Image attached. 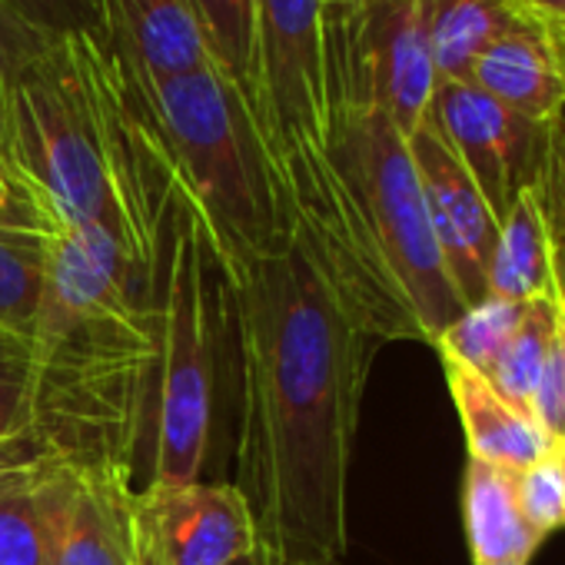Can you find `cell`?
<instances>
[{"label": "cell", "mask_w": 565, "mask_h": 565, "mask_svg": "<svg viewBox=\"0 0 565 565\" xmlns=\"http://www.w3.org/2000/svg\"><path fill=\"white\" fill-rule=\"evenodd\" d=\"M223 276L236 363L233 489L256 565H347L350 466L380 340L282 233Z\"/></svg>", "instance_id": "6da1fadb"}, {"label": "cell", "mask_w": 565, "mask_h": 565, "mask_svg": "<svg viewBox=\"0 0 565 565\" xmlns=\"http://www.w3.org/2000/svg\"><path fill=\"white\" fill-rule=\"evenodd\" d=\"M28 366V436L41 452L130 479L157 373V317L87 320L44 303Z\"/></svg>", "instance_id": "7a4b0ae2"}, {"label": "cell", "mask_w": 565, "mask_h": 565, "mask_svg": "<svg viewBox=\"0 0 565 565\" xmlns=\"http://www.w3.org/2000/svg\"><path fill=\"white\" fill-rule=\"evenodd\" d=\"M124 67V64H120ZM177 163L183 200L220 269L269 249L279 236V173L246 97L206 64L163 84L134 81Z\"/></svg>", "instance_id": "3957f363"}, {"label": "cell", "mask_w": 565, "mask_h": 565, "mask_svg": "<svg viewBox=\"0 0 565 565\" xmlns=\"http://www.w3.org/2000/svg\"><path fill=\"white\" fill-rule=\"evenodd\" d=\"M0 170L31 213L107 230L134 266L157 279V266L143 256L107 177L84 34L57 38L21 71Z\"/></svg>", "instance_id": "277c9868"}, {"label": "cell", "mask_w": 565, "mask_h": 565, "mask_svg": "<svg viewBox=\"0 0 565 565\" xmlns=\"http://www.w3.org/2000/svg\"><path fill=\"white\" fill-rule=\"evenodd\" d=\"M157 452L153 482H196L213 436V376L223 330V276L183 190L157 259Z\"/></svg>", "instance_id": "5b68a950"}, {"label": "cell", "mask_w": 565, "mask_h": 565, "mask_svg": "<svg viewBox=\"0 0 565 565\" xmlns=\"http://www.w3.org/2000/svg\"><path fill=\"white\" fill-rule=\"evenodd\" d=\"M327 150L363 206L390 279L433 347L466 307L433 239L409 140L380 107L343 94L333 110Z\"/></svg>", "instance_id": "8992f818"}, {"label": "cell", "mask_w": 565, "mask_h": 565, "mask_svg": "<svg viewBox=\"0 0 565 565\" xmlns=\"http://www.w3.org/2000/svg\"><path fill=\"white\" fill-rule=\"evenodd\" d=\"M350 0H256V117L273 157L323 143L343 90Z\"/></svg>", "instance_id": "52a82bcc"}, {"label": "cell", "mask_w": 565, "mask_h": 565, "mask_svg": "<svg viewBox=\"0 0 565 565\" xmlns=\"http://www.w3.org/2000/svg\"><path fill=\"white\" fill-rule=\"evenodd\" d=\"M343 87L380 107L403 137L429 110L436 67L419 0H350L343 21Z\"/></svg>", "instance_id": "ba28073f"}, {"label": "cell", "mask_w": 565, "mask_h": 565, "mask_svg": "<svg viewBox=\"0 0 565 565\" xmlns=\"http://www.w3.org/2000/svg\"><path fill=\"white\" fill-rule=\"evenodd\" d=\"M426 117L502 223L522 190L535 186L545 157V124L519 117L462 81H436Z\"/></svg>", "instance_id": "9c48e42d"}, {"label": "cell", "mask_w": 565, "mask_h": 565, "mask_svg": "<svg viewBox=\"0 0 565 565\" xmlns=\"http://www.w3.org/2000/svg\"><path fill=\"white\" fill-rule=\"evenodd\" d=\"M137 565H236L256 552L253 522L230 482H153L134 492Z\"/></svg>", "instance_id": "30bf717a"}, {"label": "cell", "mask_w": 565, "mask_h": 565, "mask_svg": "<svg viewBox=\"0 0 565 565\" xmlns=\"http://www.w3.org/2000/svg\"><path fill=\"white\" fill-rule=\"evenodd\" d=\"M406 140L419 173L426 216L443 266L462 307H472L486 300V279L499 236V220L492 216L476 180L466 173V167L439 137L429 117Z\"/></svg>", "instance_id": "8fae6325"}, {"label": "cell", "mask_w": 565, "mask_h": 565, "mask_svg": "<svg viewBox=\"0 0 565 565\" xmlns=\"http://www.w3.org/2000/svg\"><path fill=\"white\" fill-rule=\"evenodd\" d=\"M130 479L51 466L38 486V512L51 565H137Z\"/></svg>", "instance_id": "7c38bea8"}, {"label": "cell", "mask_w": 565, "mask_h": 565, "mask_svg": "<svg viewBox=\"0 0 565 565\" xmlns=\"http://www.w3.org/2000/svg\"><path fill=\"white\" fill-rule=\"evenodd\" d=\"M100 38L140 84L186 77L210 61L190 0H94Z\"/></svg>", "instance_id": "4fadbf2b"}, {"label": "cell", "mask_w": 565, "mask_h": 565, "mask_svg": "<svg viewBox=\"0 0 565 565\" xmlns=\"http://www.w3.org/2000/svg\"><path fill=\"white\" fill-rule=\"evenodd\" d=\"M439 360H443V373H446L456 413L462 419L469 459H482V462L519 472L545 459L555 449V443L542 433L535 416L529 409L512 406L502 393H495L482 373L449 356H439Z\"/></svg>", "instance_id": "5bb4252c"}, {"label": "cell", "mask_w": 565, "mask_h": 565, "mask_svg": "<svg viewBox=\"0 0 565 565\" xmlns=\"http://www.w3.org/2000/svg\"><path fill=\"white\" fill-rule=\"evenodd\" d=\"M469 84L535 124H548L565 104V77L555 64L545 28L535 18L489 44L476 61Z\"/></svg>", "instance_id": "9a60e30c"}, {"label": "cell", "mask_w": 565, "mask_h": 565, "mask_svg": "<svg viewBox=\"0 0 565 565\" xmlns=\"http://www.w3.org/2000/svg\"><path fill=\"white\" fill-rule=\"evenodd\" d=\"M462 525L472 565H529L545 542L519 509L515 472L482 459L466 462Z\"/></svg>", "instance_id": "2e32d148"}, {"label": "cell", "mask_w": 565, "mask_h": 565, "mask_svg": "<svg viewBox=\"0 0 565 565\" xmlns=\"http://www.w3.org/2000/svg\"><path fill=\"white\" fill-rule=\"evenodd\" d=\"M436 81H462L476 61L512 28L532 21L519 0H419Z\"/></svg>", "instance_id": "e0dca14e"}, {"label": "cell", "mask_w": 565, "mask_h": 565, "mask_svg": "<svg viewBox=\"0 0 565 565\" xmlns=\"http://www.w3.org/2000/svg\"><path fill=\"white\" fill-rule=\"evenodd\" d=\"M552 256H555V246H552L545 216L539 210V200L532 190H522V196L512 203V210L499 223L495 249L489 259L486 297L519 300V303L555 297Z\"/></svg>", "instance_id": "ac0fdd59"}, {"label": "cell", "mask_w": 565, "mask_h": 565, "mask_svg": "<svg viewBox=\"0 0 565 565\" xmlns=\"http://www.w3.org/2000/svg\"><path fill=\"white\" fill-rule=\"evenodd\" d=\"M47 300V246L28 220L21 200H11L0 223V337L31 347Z\"/></svg>", "instance_id": "d6986e66"}, {"label": "cell", "mask_w": 565, "mask_h": 565, "mask_svg": "<svg viewBox=\"0 0 565 565\" xmlns=\"http://www.w3.org/2000/svg\"><path fill=\"white\" fill-rule=\"evenodd\" d=\"M190 8L210 61L256 110V0H190Z\"/></svg>", "instance_id": "ffe728a7"}, {"label": "cell", "mask_w": 565, "mask_h": 565, "mask_svg": "<svg viewBox=\"0 0 565 565\" xmlns=\"http://www.w3.org/2000/svg\"><path fill=\"white\" fill-rule=\"evenodd\" d=\"M558 327V303L555 297L532 300L525 303V313L505 347L495 353V360L486 366V380L492 383L495 393H502L512 406L532 413V396L539 386V376L545 370L552 340Z\"/></svg>", "instance_id": "44dd1931"}, {"label": "cell", "mask_w": 565, "mask_h": 565, "mask_svg": "<svg viewBox=\"0 0 565 565\" xmlns=\"http://www.w3.org/2000/svg\"><path fill=\"white\" fill-rule=\"evenodd\" d=\"M522 313H525V303H519V300L486 297V300L466 307L436 337L433 347L439 350V356H449L456 363H466L476 373H486V366L495 360V353L505 347V340L519 327Z\"/></svg>", "instance_id": "7402d4cb"}, {"label": "cell", "mask_w": 565, "mask_h": 565, "mask_svg": "<svg viewBox=\"0 0 565 565\" xmlns=\"http://www.w3.org/2000/svg\"><path fill=\"white\" fill-rule=\"evenodd\" d=\"M57 38H47L44 31L31 28L21 14H14L0 0V157L8 153L11 140V94L21 77V71L41 57Z\"/></svg>", "instance_id": "603a6c76"}, {"label": "cell", "mask_w": 565, "mask_h": 565, "mask_svg": "<svg viewBox=\"0 0 565 565\" xmlns=\"http://www.w3.org/2000/svg\"><path fill=\"white\" fill-rule=\"evenodd\" d=\"M515 499L525 522L545 539L565 529V476L555 459V449L515 472Z\"/></svg>", "instance_id": "cb8c5ba5"}, {"label": "cell", "mask_w": 565, "mask_h": 565, "mask_svg": "<svg viewBox=\"0 0 565 565\" xmlns=\"http://www.w3.org/2000/svg\"><path fill=\"white\" fill-rule=\"evenodd\" d=\"M0 565H51L34 489L0 499Z\"/></svg>", "instance_id": "d4e9b609"}, {"label": "cell", "mask_w": 565, "mask_h": 565, "mask_svg": "<svg viewBox=\"0 0 565 565\" xmlns=\"http://www.w3.org/2000/svg\"><path fill=\"white\" fill-rule=\"evenodd\" d=\"M539 210L545 216L552 246H565V104L545 124V157L532 186Z\"/></svg>", "instance_id": "484cf974"}, {"label": "cell", "mask_w": 565, "mask_h": 565, "mask_svg": "<svg viewBox=\"0 0 565 565\" xmlns=\"http://www.w3.org/2000/svg\"><path fill=\"white\" fill-rule=\"evenodd\" d=\"M4 4L47 38L100 34L94 0H4Z\"/></svg>", "instance_id": "4316f807"}, {"label": "cell", "mask_w": 565, "mask_h": 565, "mask_svg": "<svg viewBox=\"0 0 565 565\" xmlns=\"http://www.w3.org/2000/svg\"><path fill=\"white\" fill-rule=\"evenodd\" d=\"M28 347L0 337V443L28 433Z\"/></svg>", "instance_id": "83f0119b"}, {"label": "cell", "mask_w": 565, "mask_h": 565, "mask_svg": "<svg viewBox=\"0 0 565 565\" xmlns=\"http://www.w3.org/2000/svg\"><path fill=\"white\" fill-rule=\"evenodd\" d=\"M54 462L41 452V446L24 433L8 443H0V499L34 489L38 479L51 469Z\"/></svg>", "instance_id": "f1b7e54d"}, {"label": "cell", "mask_w": 565, "mask_h": 565, "mask_svg": "<svg viewBox=\"0 0 565 565\" xmlns=\"http://www.w3.org/2000/svg\"><path fill=\"white\" fill-rule=\"evenodd\" d=\"M519 8L532 14L539 24L545 21H565V0H519Z\"/></svg>", "instance_id": "f546056e"}, {"label": "cell", "mask_w": 565, "mask_h": 565, "mask_svg": "<svg viewBox=\"0 0 565 565\" xmlns=\"http://www.w3.org/2000/svg\"><path fill=\"white\" fill-rule=\"evenodd\" d=\"M542 28H545L548 47H552V54H555V64H558V71H562V77H565V21H545Z\"/></svg>", "instance_id": "4dcf8cb0"}, {"label": "cell", "mask_w": 565, "mask_h": 565, "mask_svg": "<svg viewBox=\"0 0 565 565\" xmlns=\"http://www.w3.org/2000/svg\"><path fill=\"white\" fill-rule=\"evenodd\" d=\"M552 282H555V303L565 310V246H558L552 256Z\"/></svg>", "instance_id": "1f68e13d"}, {"label": "cell", "mask_w": 565, "mask_h": 565, "mask_svg": "<svg viewBox=\"0 0 565 565\" xmlns=\"http://www.w3.org/2000/svg\"><path fill=\"white\" fill-rule=\"evenodd\" d=\"M11 200H14V186L8 183L4 170H0V223L8 220V210H11Z\"/></svg>", "instance_id": "d6a6232c"}, {"label": "cell", "mask_w": 565, "mask_h": 565, "mask_svg": "<svg viewBox=\"0 0 565 565\" xmlns=\"http://www.w3.org/2000/svg\"><path fill=\"white\" fill-rule=\"evenodd\" d=\"M555 459H558V466H562V476H565V439H562V443H555Z\"/></svg>", "instance_id": "836d02e7"}, {"label": "cell", "mask_w": 565, "mask_h": 565, "mask_svg": "<svg viewBox=\"0 0 565 565\" xmlns=\"http://www.w3.org/2000/svg\"><path fill=\"white\" fill-rule=\"evenodd\" d=\"M236 565H256V562H253V555H249V558H239Z\"/></svg>", "instance_id": "e575fe53"}]
</instances>
